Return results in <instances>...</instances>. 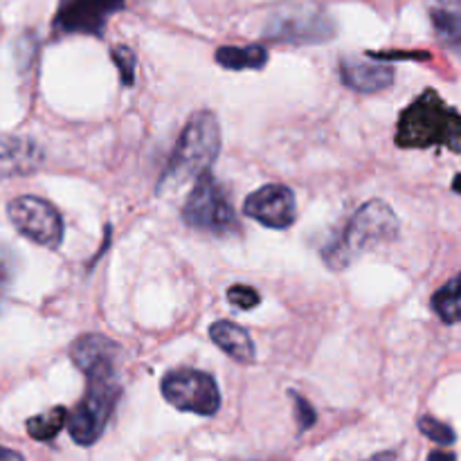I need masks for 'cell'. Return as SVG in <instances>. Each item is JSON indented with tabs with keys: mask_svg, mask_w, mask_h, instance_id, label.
<instances>
[{
	"mask_svg": "<svg viewBox=\"0 0 461 461\" xmlns=\"http://www.w3.org/2000/svg\"><path fill=\"white\" fill-rule=\"evenodd\" d=\"M394 140L401 149L446 147L461 153V115L428 88L401 113Z\"/></svg>",
	"mask_w": 461,
	"mask_h": 461,
	"instance_id": "cell-1",
	"label": "cell"
},
{
	"mask_svg": "<svg viewBox=\"0 0 461 461\" xmlns=\"http://www.w3.org/2000/svg\"><path fill=\"white\" fill-rule=\"evenodd\" d=\"M401 221L396 212L381 198H372L356 210L342 234L322 250V259L331 270H345L374 248L399 237Z\"/></svg>",
	"mask_w": 461,
	"mask_h": 461,
	"instance_id": "cell-2",
	"label": "cell"
},
{
	"mask_svg": "<svg viewBox=\"0 0 461 461\" xmlns=\"http://www.w3.org/2000/svg\"><path fill=\"white\" fill-rule=\"evenodd\" d=\"M221 153V124L212 111H198L189 117L176 144L171 160L160 178V187L198 180L212 169Z\"/></svg>",
	"mask_w": 461,
	"mask_h": 461,
	"instance_id": "cell-3",
	"label": "cell"
},
{
	"mask_svg": "<svg viewBox=\"0 0 461 461\" xmlns=\"http://www.w3.org/2000/svg\"><path fill=\"white\" fill-rule=\"evenodd\" d=\"M86 394L68 417V430L75 444L93 446L106 430L122 396L117 372H99L86 376Z\"/></svg>",
	"mask_w": 461,
	"mask_h": 461,
	"instance_id": "cell-4",
	"label": "cell"
},
{
	"mask_svg": "<svg viewBox=\"0 0 461 461\" xmlns=\"http://www.w3.org/2000/svg\"><path fill=\"white\" fill-rule=\"evenodd\" d=\"M183 221L189 228L216 234V237H232L241 230L232 201L210 171L203 174L189 192L183 205Z\"/></svg>",
	"mask_w": 461,
	"mask_h": 461,
	"instance_id": "cell-5",
	"label": "cell"
},
{
	"mask_svg": "<svg viewBox=\"0 0 461 461\" xmlns=\"http://www.w3.org/2000/svg\"><path fill=\"white\" fill-rule=\"evenodd\" d=\"M160 392L169 405L180 412L214 417L221 408V392L214 376L192 367L171 369L160 383Z\"/></svg>",
	"mask_w": 461,
	"mask_h": 461,
	"instance_id": "cell-6",
	"label": "cell"
},
{
	"mask_svg": "<svg viewBox=\"0 0 461 461\" xmlns=\"http://www.w3.org/2000/svg\"><path fill=\"white\" fill-rule=\"evenodd\" d=\"M264 36L277 43L291 45L324 43L336 36V23L324 9L315 5H300V7H286L275 14L266 25Z\"/></svg>",
	"mask_w": 461,
	"mask_h": 461,
	"instance_id": "cell-7",
	"label": "cell"
},
{
	"mask_svg": "<svg viewBox=\"0 0 461 461\" xmlns=\"http://www.w3.org/2000/svg\"><path fill=\"white\" fill-rule=\"evenodd\" d=\"M14 228L39 246L57 250L63 243V219L57 207L39 196H16L7 205Z\"/></svg>",
	"mask_w": 461,
	"mask_h": 461,
	"instance_id": "cell-8",
	"label": "cell"
},
{
	"mask_svg": "<svg viewBox=\"0 0 461 461\" xmlns=\"http://www.w3.org/2000/svg\"><path fill=\"white\" fill-rule=\"evenodd\" d=\"M126 0H59L54 14V36H97L106 32L108 18L122 12Z\"/></svg>",
	"mask_w": 461,
	"mask_h": 461,
	"instance_id": "cell-9",
	"label": "cell"
},
{
	"mask_svg": "<svg viewBox=\"0 0 461 461\" xmlns=\"http://www.w3.org/2000/svg\"><path fill=\"white\" fill-rule=\"evenodd\" d=\"M243 214L270 230H286L297 219L295 194L286 185H264L246 198Z\"/></svg>",
	"mask_w": 461,
	"mask_h": 461,
	"instance_id": "cell-10",
	"label": "cell"
},
{
	"mask_svg": "<svg viewBox=\"0 0 461 461\" xmlns=\"http://www.w3.org/2000/svg\"><path fill=\"white\" fill-rule=\"evenodd\" d=\"M70 358L84 376L99 372H117L122 363V347L102 333H88L72 342Z\"/></svg>",
	"mask_w": 461,
	"mask_h": 461,
	"instance_id": "cell-11",
	"label": "cell"
},
{
	"mask_svg": "<svg viewBox=\"0 0 461 461\" xmlns=\"http://www.w3.org/2000/svg\"><path fill=\"white\" fill-rule=\"evenodd\" d=\"M338 75H340L342 84L356 93L372 95L387 90L396 81L394 68L385 66V63H372L358 57H345L338 63Z\"/></svg>",
	"mask_w": 461,
	"mask_h": 461,
	"instance_id": "cell-12",
	"label": "cell"
},
{
	"mask_svg": "<svg viewBox=\"0 0 461 461\" xmlns=\"http://www.w3.org/2000/svg\"><path fill=\"white\" fill-rule=\"evenodd\" d=\"M210 338L216 347H219L223 354H228L230 358L237 360L241 365L255 363L257 358V347L255 340L250 338V333L246 331L239 324L230 322V320H216L210 327Z\"/></svg>",
	"mask_w": 461,
	"mask_h": 461,
	"instance_id": "cell-13",
	"label": "cell"
},
{
	"mask_svg": "<svg viewBox=\"0 0 461 461\" xmlns=\"http://www.w3.org/2000/svg\"><path fill=\"white\" fill-rule=\"evenodd\" d=\"M41 162V151L34 142L21 138L0 140V174H27Z\"/></svg>",
	"mask_w": 461,
	"mask_h": 461,
	"instance_id": "cell-14",
	"label": "cell"
},
{
	"mask_svg": "<svg viewBox=\"0 0 461 461\" xmlns=\"http://www.w3.org/2000/svg\"><path fill=\"white\" fill-rule=\"evenodd\" d=\"M216 63L225 70H261L268 63L270 54L264 45H223L214 54Z\"/></svg>",
	"mask_w": 461,
	"mask_h": 461,
	"instance_id": "cell-15",
	"label": "cell"
},
{
	"mask_svg": "<svg viewBox=\"0 0 461 461\" xmlns=\"http://www.w3.org/2000/svg\"><path fill=\"white\" fill-rule=\"evenodd\" d=\"M432 311L439 315L441 322L457 324L461 322V273L446 282L430 300Z\"/></svg>",
	"mask_w": 461,
	"mask_h": 461,
	"instance_id": "cell-16",
	"label": "cell"
},
{
	"mask_svg": "<svg viewBox=\"0 0 461 461\" xmlns=\"http://www.w3.org/2000/svg\"><path fill=\"white\" fill-rule=\"evenodd\" d=\"M68 417L70 414L63 405H57L43 414H36V417L27 419V435L34 441H52L68 426Z\"/></svg>",
	"mask_w": 461,
	"mask_h": 461,
	"instance_id": "cell-17",
	"label": "cell"
},
{
	"mask_svg": "<svg viewBox=\"0 0 461 461\" xmlns=\"http://www.w3.org/2000/svg\"><path fill=\"white\" fill-rule=\"evenodd\" d=\"M430 18L441 43L455 52H461V14L450 9H432Z\"/></svg>",
	"mask_w": 461,
	"mask_h": 461,
	"instance_id": "cell-18",
	"label": "cell"
},
{
	"mask_svg": "<svg viewBox=\"0 0 461 461\" xmlns=\"http://www.w3.org/2000/svg\"><path fill=\"white\" fill-rule=\"evenodd\" d=\"M419 430H421L428 439L435 441V444L439 446H453L455 439H457L453 428L435 417H423L421 421H419Z\"/></svg>",
	"mask_w": 461,
	"mask_h": 461,
	"instance_id": "cell-19",
	"label": "cell"
},
{
	"mask_svg": "<svg viewBox=\"0 0 461 461\" xmlns=\"http://www.w3.org/2000/svg\"><path fill=\"white\" fill-rule=\"evenodd\" d=\"M113 61H115L117 72H120V84L124 88H131L135 84V54L133 50L126 45H115L111 52Z\"/></svg>",
	"mask_w": 461,
	"mask_h": 461,
	"instance_id": "cell-20",
	"label": "cell"
},
{
	"mask_svg": "<svg viewBox=\"0 0 461 461\" xmlns=\"http://www.w3.org/2000/svg\"><path fill=\"white\" fill-rule=\"evenodd\" d=\"M228 302L232 306H237V309L241 311H250V309H257V306L261 304V295L257 288L248 286V284H232V286L228 288Z\"/></svg>",
	"mask_w": 461,
	"mask_h": 461,
	"instance_id": "cell-21",
	"label": "cell"
},
{
	"mask_svg": "<svg viewBox=\"0 0 461 461\" xmlns=\"http://www.w3.org/2000/svg\"><path fill=\"white\" fill-rule=\"evenodd\" d=\"M291 399H293V405H295V419H297V428H300V432L309 430L311 426H315L318 414H315L313 405H311L304 396L295 394V392L291 394Z\"/></svg>",
	"mask_w": 461,
	"mask_h": 461,
	"instance_id": "cell-22",
	"label": "cell"
},
{
	"mask_svg": "<svg viewBox=\"0 0 461 461\" xmlns=\"http://www.w3.org/2000/svg\"><path fill=\"white\" fill-rule=\"evenodd\" d=\"M369 57L378 59V61H394V59H408V61H428L430 59V54L428 52H399V50H394V52H369Z\"/></svg>",
	"mask_w": 461,
	"mask_h": 461,
	"instance_id": "cell-23",
	"label": "cell"
},
{
	"mask_svg": "<svg viewBox=\"0 0 461 461\" xmlns=\"http://www.w3.org/2000/svg\"><path fill=\"white\" fill-rule=\"evenodd\" d=\"M9 282H12V266L5 259V255H0V304L9 291Z\"/></svg>",
	"mask_w": 461,
	"mask_h": 461,
	"instance_id": "cell-24",
	"label": "cell"
},
{
	"mask_svg": "<svg viewBox=\"0 0 461 461\" xmlns=\"http://www.w3.org/2000/svg\"><path fill=\"white\" fill-rule=\"evenodd\" d=\"M428 461H457L455 453H448V450H432L428 455Z\"/></svg>",
	"mask_w": 461,
	"mask_h": 461,
	"instance_id": "cell-25",
	"label": "cell"
},
{
	"mask_svg": "<svg viewBox=\"0 0 461 461\" xmlns=\"http://www.w3.org/2000/svg\"><path fill=\"white\" fill-rule=\"evenodd\" d=\"M0 461H25V459H23L16 450H9L0 446Z\"/></svg>",
	"mask_w": 461,
	"mask_h": 461,
	"instance_id": "cell-26",
	"label": "cell"
},
{
	"mask_svg": "<svg viewBox=\"0 0 461 461\" xmlns=\"http://www.w3.org/2000/svg\"><path fill=\"white\" fill-rule=\"evenodd\" d=\"M453 189H455V192H457L459 196H461V174L455 176V180H453Z\"/></svg>",
	"mask_w": 461,
	"mask_h": 461,
	"instance_id": "cell-27",
	"label": "cell"
},
{
	"mask_svg": "<svg viewBox=\"0 0 461 461\" xmlns=\"http://www.w3.org/2000/svg\"><path fill=\"white\" fill-rule=\"evenodd\" d=\"M448 5H457V7H461V0H446Z\"/></svg>",
	"mask_w": 461,
	"mask_h": 461,
	"instance_id": "cell-28",
	"label": "cell"
}]
</instances>
